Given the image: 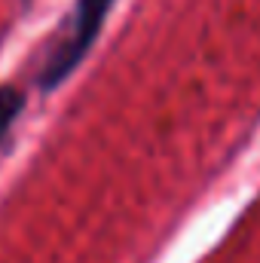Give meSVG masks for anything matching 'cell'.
I'll use <instances>...</instances> for the list:
<instances>
[{
  "mask_svg": "<svg viewBox=\"0 0 260 263\" xmlns=\"http://www.w3.org/2000/svg\"><path fill=\"white\" fill-rule=\"evenodd\" d=\"M114 3L117 0H77L73 3V9L67 12L62 28L55 31V37L40 62V70H37V86L43 92H52L55 86H62L80 67V62L95 46Z\"/></svg>",
  "mask_w": 260,
  "mask_h": 263,
  "instance_id": "cell-1",
  "label": "cell"
},
{
  "mask_svg": "<svg viewBox=\"0 0 260 263\" xmlns=\"http://www.w3.org/2000/svg\"><path fill=\"white\" fill-rule=\"evenodd\" d=\"M22 110H25V92L18 86H9V83L0 86V141L9 135Z\"/></svg>",
  "mask_w": 260,
  "mask_h": 263,
  "instance_id": "cell-2",
  "label": "cell"
}]
</instances>
